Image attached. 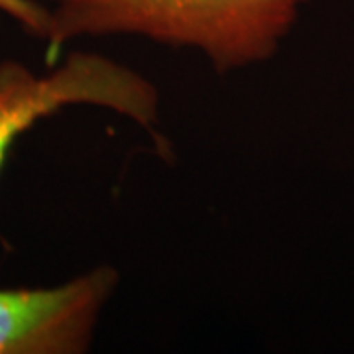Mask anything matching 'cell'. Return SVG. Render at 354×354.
Instances as JSON below:
<instances>
[{
    "instance_id": "cell-1",
    "label": "cell",
    "mask_w": 354,
    "mask_h": 354,
    "mask_svg": "<svg viewBox=\"0 0 354 354\" xmlns=\"http://www.w3.org/2000/svg\"><path fill=\"white\" fill-rule=\"evenodd\" d=\"M48 62L83 38L138 36L195 50L216 73L266 64L279 50L307 0H53Z\"/></svg>"
},
{
    "instance_id": "cell-2",
    "label": "cell",
    "mask_w": 354,
    "mask_h": 354,
    "mask_svg": "<svg viewBox=\"0 0 354 354\" xmlns=\"http://www.w3.org/2000/svg\"><path fill=\"white\" fill-rule=\"evenodd\" d=\"M93 104L156 134L160 93L148 77L101 53L69 51L38 75L16 59L0 62V171L14 142L65 106Z\"/></svg>"
},
{
    "instance_id": "cell-3",
    "label": "cell",
    "mask_w": 354,
    "mask_h": 354,
    "mask_svg": "<svg viewBox=\"0 0 354 354\" xmlns=\"http://www.w3.org/2000/svg\"><path fill=\"white\" fill-rule=\"evenodd\" d=\"M118 281L113 266H99L53 288H0V354L88 351Z\"/></svg>"
},
{
    "instance_id": "cell-4",
    "label": "cell",
    "mask_w": 354,
    "mask_h": 354,
    "mask_svg": "<svg viewBox=\"0 0 354 354\" xmlns=\"http://www.w3.org/2000/svg\"><path fill=\"white\" fill-rule=\"evenodd\" d=\"M0 14L12 18L28 34L46 39L50 30V8L34 0H0Z\"/></svg>"
}]
</instances>
